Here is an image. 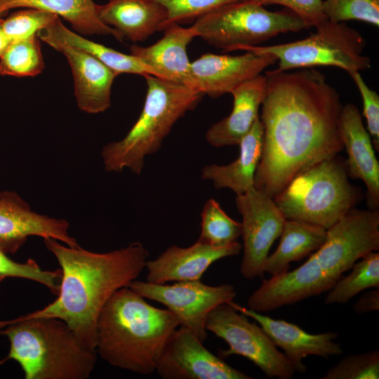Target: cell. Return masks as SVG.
<instances>
[{
    "mask_svg": "<svg viewBox=\"0 0 379 379\" xmlns=\"http://www.w3.org/2000/svg\"><path fill=\"white\" fill-rule=\"evenodd\" d=\"M262 153L254 187L274 198L299 173L344 148L337 90L313 68L265 72Z\"/></svg>",
    "mask_w": 379,
    "mask_h": 379,
    "instance_id": "cell-1",
    "label": "cell"
},
{
    "mask_svg": "<svg viewBox=\"0 0 379 379\" xmlns=\"http://www.w3.org/2000/svg\"><path fill=\"white\" fill-rule=\"evenodd\" d=\"M62 272L58 298L22 318L49 317L65 321L81 343L96 351V324L110 297L128 286L145 268L148 251L138 241L107 253L69 247L44 239Z\"/></svg>",
    "mask_w": 379,
    "mask_h": 379,
    "instance_id": "cell-2",
    "label": "cell"
},
{
    "mask_svg": "<svg viewBox=\"0 0 379 379\" xmlns=\"http://www.w3.org/2000/svg\"><path fill=\"white\" fill-rule=\"evenodd\" d=\"M179 326L169 310L154 307L129 287H123L110 297L98 316L96 352L113 366L150 374Z\"/></svg>",
    "mask_w": 379,
    "mask_h": 379,
    "instance_id": "cell-3",
    "label": "cell"
},
{
    "mask_svg": "<svg viewBox=\"0 0 379 379\" xmlns=\"http://www.w3.org/2000/svg\"><path fill=\"white\" fill-rule=\"evenodd\" d=\"M0 335L10 342L8 360L17 361L25 379H86L97 352L86 347L67 324L49 317L0 321Z\"/></svg>",
    "mask_w": 379,
    "mask_h": 379,
    "instance_id": "cell-4",
    "label": "cell"
},
{
    "mask_svg": "<svg viewBox=\"0 0 379 379\" xmlns=\"http://www.w3.org/2000/svg\"><path fill=\"white\" fill-rule=\"evenodd\" d=\"M147 94L141 113L126 136L107 144L101 156L107 172L130 169L139 175L147 155L161 146L174 124L201 100L202 93L185 85L158 78L144 77Z\"/></svg>",
    "mask_w": 379,
    "mask_h": 379,
    "instance_id": "cell-5",
    "label": "cell"
},
{
    "mask_svg": "<svg viewBox=\"0 0 379 379\" xmlns=\"http://www.w3.org/2000/svg\"><path fill=\"white\" fill-rule=\"evenodd\" d=\"M348 176L346 161L336 155L299 173L273 200L286 220L328 230L361 200Z\"/></svg>",
    "mask_w": 379,
    "mask_h": 379,
    "instance_id": "cell-6",
    "label": "cell"
},
{
    "mask_svg": "<svg viewBox=\"0 0 379 379\" xmlns=\"http://www.w3.org/2000/svg\"><path fill=\"white\" fill-rule=\"evenodd\" d=\"M195 36L225 52L241 46H259L279 34L309 28L288 9L270 11L244 0L216 8L198 18L192 26Z\"/></svg>",
    "mask_w": 379,
    "mask_h": 379,
    "instance_id": "cell-7",
    "label": "cell"
},
{
    "mask_svg": "<svg viewBox=\"0 0 379 379\" xmlns=\"http://www.w3.org/2000/svg\"><path fill=\"white\" fill-rule=\"evenodd\" d=\"M315 28L314 33L301 40L272 46H241L237 51L274 55L278 61L277 68L272 70L275 72L333 66L350 74L371 68L370 58L363 54L366 40L358 30L345 22L328 20Z\"/></svg>",
    "mask_w": 379,
    "mask_h": 379,
    "instance_id": "cell-8",
    "label": "cell"
},
{
    "mask_svg": "<svg viewBox=\"0 0 379 379\" xmlns=\"http://www.w3.org/2000/svg\"><path fill=\"white\" fill-rule=\"evenodd\" d=\"M206 328L228 345L227 350H220L222 357L242 356L269 378L289 379L296 372L264 330L229 303L220 305L210 312Z\"/></svg>",
    "mask_w": 379,
    "mask_h": 379,
    "instance_id": "cell-9",
    "label": "cell"
},
{
    "mask_svg": "<svg viewBox=\"0 0 379 379\" xmlns=\"http://www.w3.org/2000/svg\"><path fill=\"white\" fill-rule=\"evenodd\" d=\"M128 287L166 306L177 317L180 326L190 330L202 343L208 335L206 324L210 312L220 305L232 302L237 296L232 284L209 286L200 280L165 284L135 279Z\"/></svg>",
    "mask_w": 379,
    "mask_h": 379,
    "instance_id": "cell-10",
    "label": "cell"
},
{
    "mask_svg": "<svg viewBox=\"0 0 379 379\" xmlns=\"http://www.w3.org/2000/svg\"><path fill=\"white\" fill-rule=\"evenodd\" d=\"M378 249V211L353 208L327 230L326 241L312 255L337 281L359 259Z\"/></svg>",
    "mask_w": 379,
    "mask_h": 379,
    "instance_id": "cell-11",
    "label": "cell"
},
{
    "mask_svg": "<svg viewBox=\"0 0 379 379\" xmlns=\"http://www.w3.org/2000/svg\"><path fill=\"white\" fill-rule=\"evenodd\" d=\"M241 215L243 258L241 275L249 280L264 275V264L274 241L281 235L286 218L273 198L255 187L237 195Z\"/></svg>",
    "mask_w": 379,
    "mask_h": 379,
    "instance_id": "cell-12",
    "label": "cell"
},
{
    "mask_svg": "<svg viewBox=\"0 0 379 379\" xmlns=\"http://www.w3.org/2000/svg\"><path fill=\"white\" fill-rule=\"evenodd\" d=\"M155 371L164 379H250L207 350L188 328H176L164 346Z\"/></svg>",
    "mask_w": 379,
    "mask_h": 379,
    "instance_id": "cell-13",
    "label": "cell"
},
{
    "mask_svg": "<svg viewBox=\"0 0 379 379\" xmlns=\"http://www.w3.org/2000/svg\"><path fill=\"white\" fill-rule=\"evenodd\" d=\"M277 61L272 54L248 51L238 55L203 54L190 65L194 89L213 98L231 93Z\"/></svg>",
    "mask_w": 379,
    "mask_h": 379,
    "instance_id": "cell-14",
    "label": "cell"
},
{
    "mask_svg": "<svg viewBox=\"0 0 379 379\" xmlns=\"http://www.w3.org/2000/svg\"><path fill=\"white\" fill-rule=\"evenodd\" d=\"M69 224L64 219L50 218L33 211L16 192H0V248L14 254L30 236L52 238L69 247H77L69 236Z\"/></svg>",
    "mask_w": 379,
    "mask_h": 379,
    "instance_id": "cell-15",
    "label": "cell"
},
{
    "mask_svg": "<svg viewBox=\"0 0 379 379\" xmlns=\"http://www.w3.org/2000/svg\"><path fill=\"white\" fill-rule=\"evenodd\" d=\"M335 283L311 255L298 268L263 279L260 287L248 298L247 304L249 309L255 312H269L320 295L329 291Z\"/></svg>",
    "mask_w": 379,
    "mask_h": 379,
    "instance_id": "cell-16",
    "label": "cell"
},
{
    "mask_svg": "<svg viewBox=\"0 0 379 379\" xmlns=\"http://www.w3.org/2000/svg\"><path fill=\"white\" fill-rule=\"evenodd\" d=\"M229 304L258 324L274 345L284 351L285 356L293 364L296 372L303 373L306 371L302 359L307 356L314 355L328 359L343 353L340 345L335 342L338 338V334L335 332L309 333L294 324L262 315L233 301Z\"/></svg>",
    "mask_w": 379,
    "mask_h": 379,
    "instance_id": "cell-17",
    "label": "cell"
},
{
    "mask_svg": "<svg viewBox=\"0 0 379 379\" xmlns=\"http://www.w3.org/2000/svg\"><path fill=\"white\" fill-rule=\"evenodd\" d=\"M241 248L238 241L223 247L212 246L199 241L185 248L172 245L156 259L146 262L147 281L166 284L200 280L214 262L237 255Z\"/></svg>",
    "mask_w": 379,
    "mask_h": 379,
    "instance_id": "cell-18",
    "label": "cell"
},
{
    "mask_svg": "<svg viewBox=\"0 0 379 379\" xmlns=\"http://www.w3.org/2000/svg\"><path fill=\"white\" fill-rule=\"evenodd\" d=\"M339 133L347 154L348 174L364 182L369 204L376 210L379 206V163L371 138L355 105L347 103L343 105L339 119Z\"/></svg>",
    "mask_w": 379,
    "mask_h": 379,
    "instance_id": "cell-19",
    "label": "cell"
},
{
    "mask_svg": "<svg viewBox=\"0 0 379 379\" xmlns=\"http://www.w3.org/2000/svg\"><path fill=\"white\" fill-rule=\"evenodd\" d=\"M62 53L72 69L74 93L79 109L88 114L105 112L111 105L115 73L97 58L77 48L60 43L48 44Z\"/></svg>",
    "mask_w": 379,
    "mask_h": 379,
    "instance_id": "cell-20",
    "label": "cell"
},
{
    "mask_svg": "<svg viewBox=\"0 0 379 379\" xmlns=\"http://www.w3.org/2000/svg\"><path fill=\"white\" fill-rule=\"evenodd\" d=\"M164 36L149 46L133 45L131 54L153 69L158 78L185 85L194 91L191 74V62L187 48L195 38L191 27H184L172 23L164 29Z\"/></svg>",
    "mask_w": 379,
    "mask_h": 379,
    "instance_id": "cell-21",
    "label": "cell"
},
{
    "mask_svg": "<svg viewBox=\"0 0 379 379\" xmlns=\"http://www.w3.org/2000/svg\"><path fill=\"white\" fill-rule=\"evenodd\" d=\"M266 88L267 78L260 74L234 88L231 92L233 96L231 113L207 130V142L216 147L238 145L259 118V109Z\"/></svg>",
    "mask_w": 379,
    "mask_h": 379,
    "instance_id": "cell-22",
    "label": "cell"
},
{
    "mask_svg": "<svg viewBox=\"0 0 379 379\" xmlns=\"http://www.w3.org/2000/svg\"><path fill=\"white\" fill-rule=\"evenodd\" d=\"M98 15L123 38L142 41L167 27L166 8L155 0H109L98 5Z\"/></svg>",
    "mask_w": 379,
    "mask_h": 379,
    "instance_id": "cell-23",
    "label": "cell"
},
{
    "mask_svg": "<svg viewBox=\"0 0 379 379\" xmlns=\"http://www.w3.org/2000/svg\"><path fill=\"white\" fill-rule=\"evenodd\" d=\"M262 141L263 127L259 117L238 145L237 159L227 165L206 166L201 171V178L212 181L216 189L229 188L237 195L245 193L254 187Z\"/></svg>",
    "mask_w": 379,
    "mask_h": 379,
    "instance_id": "cell-24",
    "label": "cell"
},
{
    "mask_svg": "<svg viewBox=\"0 0 379 379\" xmlns=\"http://www.w3.org/2000/svg\"><path fill=\"white\" fill-rule=\"evenodd\" d=\"M37 36L48 44L53 42L64 44L89 53L109 68L117 76L129 73L158 77L157 72L138 58L132 54L119 52L81 36L65 26L58 16L48 27L38 32Z\"/></svg>",
    "mask_w": 379,
    "mask_h": 379,
    "instance_id": "cell-25",
    "label": "cell"
},
{
    "mask_svg": "<svg viewBox=\"0 0 379 379\" xmlns=\"http://www.w3.org/2000/svg\"><path fill=\"white\" fill-rule=\"evenodd\" d=\"M97 6L93 0H0L1 13L17 8L38 9L62 17L83 34L112 35L122 41L117 30L100 20Z\"/></svg>",
    "mask_w": 379,
    "mask_h": 379,
    "instance_id": "cell-26",
    "label": "cell"
},
{
    "mask_svg": "<svg viewBox=\"0 0 379 379\" xmlns=\"http://www.w3.org/2000/svg\"><path fill=\"white\" fill-rule=\"evenodd\" d=\"M276 251L268 255L263 267L272 276L288 271L297 262L316 251L324 243L327 230L307 222L286 220Z\"/></svg>",
    "mask_w": 379,
    "mask_h": 379,
    "instance_id": "cell-27",
    "label": "cell"
},
{
    "mask_svg": "<svg viewBox=\"0 0 379 379\" xmlns=\"http://www.w3.org/2000/svg\"><path fill=\"white\" fill-rule=\"evenodd\" d=\"M351 272L339 279L324 300L327 305L345 304L354 296L371 288H379V253L373 251L355 262Z\"/></svg>",
    "mask_w": 379,
    "mask_h": 379,
    "instance_id": "cell-28",
    "label": "cell"
},
{
    "mask_svg": "<svg viewBox=\"0 0 379 379\" xmlns=\"http://www.w3.org/2000/svg\"><path fill=\"white\" fill-rule=\"evenodd\" d=\"M44 67L37 34L12 41L0 57V74L14 77H34Z\"/></svg>",
    "mask_w": 379,
    "mask_h": 379,
    "instance_id": "cell-29",
    "label": "cell"
},
{
    "mask_svg": "<svg viewBox=\"0 0 379 379\" xmlns=\"http://www.w3.org/2000/svg\"><path fill=\"white\" fill-rule=\"evenodd\" d=\"M201 232L197 241L215 247L237 241L241 234V222L231 218L214 199H208L201 213Z\"/></svg>",
    "mask_w": 379,
    "mask_h": 379,
    "instance_id": "cell-30",
    "label": "cell"
},
{
    "mask_svg": "<svg viewBox=\"0 0 379 379\" xmlns=\"http://www.w3.org/2000/svg\"><path fill=\"white\" fill-rule=\"evenodd\" d=\"M62 275L61 269L44 270L31 258L23 263L13 261L0 248V281L11 277L29 279L44 285L58 295Z\"/></svg>",
    "mask_w": 379,
    "mask_h": 379,
    "instance_id": "cell-31",
    "label": "cell"
},
{
    "mask_svg": "<svg viewBox=\"0 0 379 379\" xmlns=\"http://www.w3.org/2000/svg\"><path fill=\"white\" fill-rule=\"evenodd\" d=\"M322 11L331 22L357 20L379 26V0H325Z\"/></svg>",
    "mask_w": 379,
    "mask_h": 379,
    "instance_id": "cell-32",
    "label": "cell"
},
{
    "mask_svg": "<svg viewBox=\"0 0 379 379\" xmlns=\"http://www.w3.org/2000/svg\"><path fill=\"white\" fill-rule=\"evenodd\" d=\"M379 352L347 355L331 368L322 379H378Z\"/></svg>",
    "mask_w": 379,
    "mask_h": 379,
    "instance_id": "cell-33",
    "label": "cell"
},
{
    "mask_svg": "<svg viewBox=\"0 0 379 379\" xmlns=\"http://www.w3.org/2000/svg\"><path fill=\"white\" fill-rule=\"evenodd\" d=\"M57 16L44 11L26 8L13 13L6 19L1 18V25L12 41L37 34L38 32L48 27Z\"/></svg>",
    "mask_w": 379,
    "mask_h": 379,
    "instance_id": "cell-34",
    "label": "cell"
},
{
    "mask_svg": "<svg viewBox=\"0 0 379 379\" xmlns=\"http://www.w3.org/2000/svg\"><path fill=\"white\" fill-rule=\"evenodd\" d=\"M166 10L167 26L198 18L222 6L244 0H155Z\"/></svg>",
    "mask_w": 379,
    "mask_h": 379,
    "instance_id": "cell-35",
    "label": "cell"
},
{
    "mask_svg": "<svg viewBox=\"0 0 379 379\" xmlns=\"http://www.w3.org/2000/svg\"><path fill=\"white\" fill-rule=\"evenodd\" d=\"M356 84L363 102L367 130L377 151L379 149V95L368 87L359 72L349 74Z\"/></svg>",
    "mask_w": 379,
    "mask_h": 379,
    "instance_id": "cell-36",
    "label": "cell"
},
{
    "mask_svg": "<svg viewBox=\"0 0 379 379\" xmlns=\"http://www.w3.org/2000/svg\"><path fill=\"white\" fill-rule=\"evenodd\" d=\"M262 6L278 4L298 15L308 26L317 27L327 20L322 11V0H249Z\"/></svg>",
    "mask_w": 379,
    "mask_h": 379,
    "instance_id": "cell-37",
    "label": "cell"
},
{
    "mask_svg": "<svg viewBox=\"0 0 379 379\" xmlns=\"http://www.w3.org/2000/svg\"><path fill=\"white\" fill-rule=\"evenodd\" d=\"M353 310L358 314L378 311L379 310V289L364 293L353 305Z\"/></svg>",
    "mask_w": 379,
    "mask_h": 379,
    "instance_id": "cell-38",
    "label": "cell"
},
{
    "mask_svg": "<svg viewBox=\"0 0 379 379\" xmlns=\"http://www.w3.org/2000/svg\"><path fill=\"white\" fill-rule=\"evenodd\" d=\"M11 41L5 34L1 25V18H0V57L3 55L5 50L9 45Z\"/></svg>",
    "mask_w": 379,
    "mask_h": 379,
    "instance_id": "cell-39",
    "label": "cell"
},
{
    "mask_svg": "<svg viewBox=\"0 0 379 379\" xmlns=\"http://www.w3.org/2000/svg\"><path fill=\"white\" fill-rule=\"evenodd\" d=\"M4 15V13H0V18Z\"/></svg>",
    "mask_w": 379,
    "mask_h": 379,
    "instance_id": "cell-40",
    "label": "cell"
}]
</instances>
